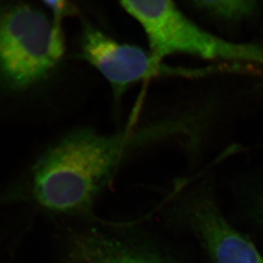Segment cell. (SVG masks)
<instances>
[{
	"mask_svg": "<svg viewBox=\"0 0 263 263\" xmlns=\"http://www.w3.org/2000/svg\"><path fill=\"white\" fill-rule=\"evenodd\" d=\"M168 135L163 124L139 130L102 135L71 132L43 155L33 174V192L43 206L62 213L86 210L132 147Z\"/></svg>",
	"mask_w": 263,
	"mask_h": 263,
	"instance_id": "6da1fadb",
	"label": "cell"
},
{
	"mask_svg": "<svg viewBox=\"0 0 263 263\" xmlns=\"http://www.w3.org/2000/svg\"><path fill=\"white\" fill-rule=\"evenodd\" d=\"M138 22L146 34L150 53L159 61L182 53L204 60L263 65V46L218 37L186 17L173 2H148L140 10Z\"/></svg>",
	"mask_w": 263,
	"mask_h": 263,
	"instance_id": "3957f363",
	"label": "cell"
},
{
	"mask_svg": "<svg viewBox=\"0 0 263 263\" xmlns=\"http://www.w3.org/2000/svg\"><path fill=\"white\" fill-rule=\"evenodd\" d=\"M87 263H167L157 254L117 241L112 238H94L85 243Z\"/></svg>",
	"mask_w": 263,
	"mask_h": 263,
	"instance_id": "8992f818",
	"label": "cell"
},
{
	"mask_svg": "<svg viewBox=\"0 0 263 263\" xmlns=\"http://www.w3.org/2000/svg\"><path fill=\"white\" fill-rule=\"evenodd\" d=\"M261 212H262V221H263V200H262V209H261Z\"/></svg>",
	"mask_w": 263,
	"mask_h": 263,
	"instance_id": "ba28073f",
	"label": "cell"
},
{
	"mask_svg": "<svg viewBox=\"0 0 263 263\" xmlns=\"http://www.w3.org/2000/svg\"><path fill=\"white\" fill-rule=\"evenodd\" d=\"M81 41V58L108 81L116 95L135 83L185 72L164 65L143 48L117 42L90 24H84Z\"/></svg>",
	"mask_w": 263,
	"mask_h": 263,
	"instance_id": "277c9868",
	"label": "cell"
},
{
	"mask_svg": "<svg viewBox=\"0 0 263 263\" xmlns=\"http://www.w3.org/2000/svg\"><path fill=\"white\" fill-rule=\"evenodd\" d=\"M59 22L25 4L0 7V86L24 91L46 79L64 53Z\"/></svg>",
	"mask_w": 263,
	"mask_h": 263,
	"instance_id": "7a4b0ae2",
	"label": "cell"
},
{
	"mask_svg": "<svg viewBox=\"0 0 263 263\" xmlns=\"http://www.w3.org/2000/svg\"><path fill=\"white\" fill-rule=\"evenodd\" d=\"M181 212L189 229L215 263H263L253 243L227 221L205 188L190 193Z\"/></svg>",
	"mask_w": 263,
	"mask_h": 263,
	"instance_id": "5b68a950",
	"label": "cell"
},
{
	"mask_svg": "<svg viewBox=\"0 0 263 263\" xmlns=\"http://www.w3.org/2000/svg\"><path fill=\"white\" fill-rule=\"evenodd\" d=\"M194 7L198 11L222 24H239L257 13L255 1H196Z\"/></svg>",
	"mask_w": 263,
	"mask_h": 263,
	"instance_id": "52a82bcc",
	"label": "cell"
}]
</instances>
